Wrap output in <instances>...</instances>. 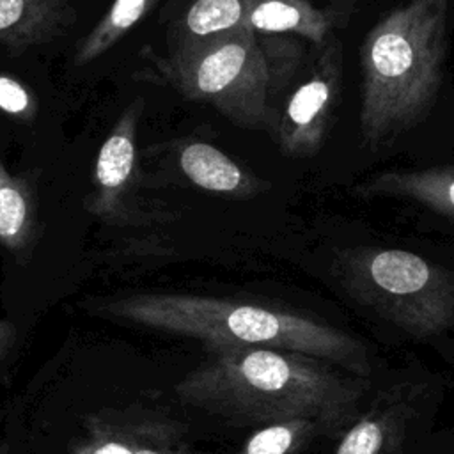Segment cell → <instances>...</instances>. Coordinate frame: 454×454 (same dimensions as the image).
Here are the masks:
<instances>
[{
	"instance_id": "obj_1",
	"label": "cell",
	"mask_w": 454,
	"mask_h": 454,
	"mask_svg": "<svg viewBox=\"0 0 454 454\" xmlns=\"http://www.w3.org/2000/svg\"><path fill=\"white\" fill-rule=\"evenodd\" d=\"M449 0H408L378 20L360 48L362 137L385 145L431 110L443 78Z\"/></svg>"
},
{
	"instance_id": "obj_2",
	"label": "cell",
	"mask_w": 454,
	"mask_h": 454,
	"mask_svg": "<svg viewBox=\"0 0 454 454\" xmlns=\"http://www.w3.org/2000/svg\"><path fill=\"white\" fill-rule=\"evenodd\" d=\"M296 59L293 41L243 27L176 48L160 67L186 99L211 105L238 126L261 129L273 122L271 99L293 74Z\"/></svg>"
},
{
	"instance_id": "obj_3",
	"label": "cell",
	"mask_w": 454,
	"mask_h": 454,
	"mask_svg": "<svg viewBox=\"0 0 454 454\" xmlns=\"http://www.w3.org/2000/svg\"><path fill=\"white\" fill-rule=\"evenodd\" d=\"M124 310L158 325L190 332H223L236 340L310 355L364 380L372 371L369 353L358 339L291 312L190 296H144L128 301Z\"/></svg>"
},
{
	"instance_id": "obj_4",
	"label": "cell",
	"mask_w": 454,
	"mask_h": 454,
	"mask_svg": "<svg viewBox=\"0 0 454 454\" xmlns=\"http://www.w3.org/2000/svg\"><path fill=\"white\" fill-rule=\"evenodd\" d=\"M342 287L390 323L431 335L454 325V275L403 248L358 247L339 254Z\"/></svg>"
},
{
	"instance_id": "obj_5",
	"label": "cell",
	"mask_w": 454,
	"mask_h": 454,
	"mask_svg": "<svg viewBox=\"0 0 454 454\" xmlns=\"http://www.w3.org/2000/svg\"><path fill=\"white\" fill-rule=\"evenodd\" d=\"M342 71V46L332 35L277 119V142L284 154L303 158L321 149L340 99Z\"/></svg>"
},
{
	"instance_id": "obj_6",
	"label": "cell",
	"mask_w": 454,
	"mask_h": 454,
	"mask_svg": "<svg viewBox=\"0 0 454 454\" xmlns=\"http://www.w3.org/2000/svg\"><path fill=\"white\" fill-rule=\"evenodd\" d=\"M144 112V99H133L99 147L89 209L105 222H121L126 199L135 184L137 172V128Z\"/></svg>"
},
{
	"instance_id": "obj_7",
	"label": "cell",
	"mask_w": 454,
	"mask_h": 454,
	"mask_svg": "<svg viewBox=\"0 0 454 454\" xmlns=\"http://www.w3.org/2000/svg\"><path fill=\"white\" fill-rule=\"evenodd\" d=\"M353 193L365 199H408L454 222V167L450 165L378 172L360 181Z\"/></svg>"
},
{
	"instance_id": "obj_8",
	"label": "cell",
	"mask_w": 454,
	"mask_h": 454,
	"mask_svg": "<svg viewBox=\"0 0 454 454\" xmlns=\"http://www.w3.org/2000/svg\"><path fill=\"white\" fill-rule=\"evenodd\" d=\"M74 16V0H0V46L21 53L50 43Z\"/></svg>"
},
{
	"instance_id": "obj_9",
	"label": "cell",
	"mask_w": 454,
	"mask_h": 454,
	"mask_svg": "<svg viewBox=\"0 0 454 454\" xmlns=\"http://www.w3.org/2000/svg\"><path fill=\"white\" fill-rule=\"evenodd\" d=\"M342 7H317L309 0H254L247 27L266 35H298L323 46L340 23Z\"/></svg>"
},
{
	"instance_id": "obj_10",
	"label": "cell",
	"mask_w": 454,
	"mask_h": 454,
	"mask_svg": "<svg viewBox=\"0 0 454 454\" xmlns=\"http://www.w3.org/2000/svg\"><path fill=\"white\" fill-rule=\"evenodd\" d=\"M177 163L183 174L206 192L252 197L262 190V183L254 174L243 170L234 160L207 142H186L179 151Z\"/></svg>"
},
{
	"instance_id": "obj_11",
	"label": "cell",
	"mask_w": 454,
	"mask_h": 454,
	"mask_svg": "<svg viewBox=\"0 0 454 454\" xmlns=\"http://www.w3.org/2000/svg\"><path fill=\"white\" fill-rule=\"evenodd\" d=\"M39 223L32 183L14 176L0 160V243L11 250L28 245Z\"/></svg>"
},
{
	"instance_id": "obj_12",
	"label": "cell",
	"mask_w": 454,
	"mask_h": 454,
	"mask_svg": "<svg viewBox=\"0 0 454 454\" xmlns=\"http://www.w3.org/2000/svg\"><path fill=\"white\" fill-rule=\"evenodd\" d=\"M252 4L254 0H193L179 21L177 48L247 27Z\"/></svg>"
},
{
	"instance_id": "obj_13",
	"label": "cell",
	"mask_w": 454,
	"mask_h": 454,
	"mask_svg": "<svg viewBox=\"0 0 454 454\" xmlns=\"http://www.w3.org/2000/svg\"><path fill=\"white\" fill-rule=\"evenodd\" d=\"M158 0H114L96 27L76 46L74 64L85 66L122 39Z\"/></svg>"
},
{
	"instance_id": "obj_14",
	"label": "cell",
	"mask_w": 454,
	"mask_h": 454,
	"mask_svg": "<svg viewBox=\"0 0 454 454\" xmlns=\"http://www.w3.org/2000/svg\"><path fill=\"white\" fill-rule=\"evenodd\" d=\"M390 422L388 415H365L355 420L344 431L335 454H383Z\"/></svg>"
},
{
	"instance_id": "obj_15",
	"label": "cell",
	"mask_w": 454,
	"mask_h": 454,
	"mask_svg": "<svg viewBox=\"0 0 454 454\" xmlns=\"http://www.w3.org/2000/svg\"><path fill=\"white\" fill-rule=\"evenodd\" d=\"M0 110L21 119H30L35 114L37 105L25 85L11 76L0 74Z\"/></svg>"
},
{
	"instance_id": "obj_16",
	"label": "cell",
	"mask_w": 454,
	"mask_h": 454,
	"mask_svg": "<svg viewBox=\"0 0 454 454\" xmlns=\"http://www.w3.org/2000/svg\"><path fill=\"white\" fill-rule=\"evenodd\" d=\"M94 454H133L131 450H128L126 447L122 445H117V443H106L105 447L98 449Z\"/></svg>"
},
{
	"instance_id": "obj_17",
	"label": "cell",
	"mask_w": 454,
	"mask_h": 454,
	"mask_svg": "<svg viewBox=\"0 0 454 454\" xmlns=\"http://www.w3.org/2000/svg\"><path fill=\"white\" fill-rule=\"evenodd\" d=\"M135 454H158V452H153V450H140V452H135Z\"/></svg>"
}]
</instances>
